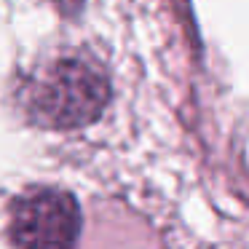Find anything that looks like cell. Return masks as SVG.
Listing matches in <instances>:
<instances>
[{
    "label": "cell",
    "mask_w": 249,
    "mask_h": 249,
    "mask_svg": "<svg viewBox=\"0 0 249 249\" xmlns=\"http://www.w3.org/2000/svg\"><path fill=\"white\" fill-rule=\"evenodd\" d=\"M17 102L24 118L40 129H81L105 113L110 81L107 72L89 56H54L19 83Z\"/></svg>",
    "instance_id": "cell-1"
},
{
    "label": "cell",
    "mask_w": 249,
    "mask_h": 249,
    "mask_svg": "<svg viewBox=\"0 0 249 249\" xmlns=\"http://www.w3.org/2000/svg\"><path fill=\"white\" fill-rule=\"evenodd\" d=\"M78 236L81 206L62 188L35 185L8 206V238L17 249H75Z\"/></svg>",
    "instance_id": "cell-2"
},
{
    "label": "cell",
    "mask_w": 249,
    "mask_h": 249,
    "mask_svg": "<svg viewBox=\"0 0 249 249\" xmlns=\"http://www.w3.org/2000/svg\"><path fill=\"white\" fill-rule=\"evenodd\" d=\"M56 6V11L62 14V17H78V14L83 11V6H86V0H51Z\"/></svg>",
    "instance_id": "cell-3"
}]
</instances>
